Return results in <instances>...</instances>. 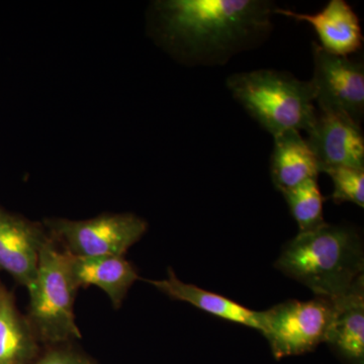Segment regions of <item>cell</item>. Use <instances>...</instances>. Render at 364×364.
I'll list each match as a JSON object with an SVG mask.
<instances>
[{
	"label": "cell",
	"instance_id": "6",
	"mask_svg": "<svg viewBox=\"0 0 364 364\" xmlns=\"http://www.w3.org/2000/svg\"><path fill=\"white\" fill-rule=\"evenodd\" d=\"M334 308L333 299L315 296L305 301L291 299L261 312V334L274 358L303 355L324 343Z\"/></svg>",
	"mask_w": 364,
	"mask_h": 364
},
{
	"label": "cell",
	"instance_id": "12",
	"mask_svg": "<svg viewBox=\"0 0 364 364\" xmlns=\"http://www.w3.org/2000/svg\"><path fill=\"white\" fill-rule=\"evenodd\" d=\"M146 282L156 287L158 291L166 294L170 299L186 301L203 312L221 318L228 322L246 326L260 333L262 330L261 312L250 310L222 294L205 291L195 284H186L176 277V272L171 268H168L167 279H146Z\"/></svg>",
	"mask_w": 364,
	"mask_h": 364
},
{
	"label": "cell",
	"instance_id": "9",
	"mask_svg": "<svg viewBox=\"0 0 364 364\" xmlns=\"http://www.w3.org/2000/svg\"><path fill=\"white\" fill-rule=\"evenodd\" d=\"M306 133L321 172L338 167L364 168L363 129L350 117L318 111Z\"/></svg>",
	"mask_w": 364,
	"mask_h": 364
},
{
	"label": "cell",
	"instance_id": "14",
	"mask_svg": "<svg viewBox=\"0 0 364 364\" xmlns=\"http://www.w3.org/2000/svg\"><path fill=\"white\" fill-rule=\"evenodd\" d=\"M70 267L79 289L90 286L100 287L111 299L114 309L122 306L129 289L140 279L136 268L124 256H70Z\"/></svg>",
	"mask_w": 364,
	"mask_h": 364
},
{
	"label": "cell",
	"instance_id": "4",
	"mask_svg": "<svg viewBox=\"0 0 364 364\" xmlns=\"http://www.w3.org/2000/svg\"><path fill=\"white\" fill-rule=\"evenodd\" d=\"M26 289L30 294L26 318L41 344L56 346L81 339L74 315L79 287L72 275L70 256L51 237L41 251L37 274Z\"/></svg>",
	"mask_w": 364,
	"mask_h": 364
},
{
	"label": "cell",
	"instance_id": "7",
	"mask_svg": "<svg viewBox=\"0 0 364 364\" xmlns=\"http://www.w3.org/2000/svg\"><path fill=\"white\" fill-rule=\"evenodd\" d=\"M313 86L318 111L350 117L360 124L364 114V66L349 57L336 56L313 44Z\"/></svg>",
	"mask_w": 364,
	"mask_h": 364
},
{
	"label": "cell",
	"instance_id": "19",
	"mask_svg": "<svg viewBox=\"0 0 364 364\" xmlns=\"http://www.w3.org/2000/svg\"><path fill=\"white\" fill-rule=\"evenodd\" d=\"M4 289H6V287H4V284H1V282H0V296H1L2 293H4Z\"/></svg>",
	"mask_w": 364,
	"mask_h": 364
},
{
	"label": "cell",
	"instance_id": "5",
	"mask_svg": "<svg viewBox=\"0 0 364 364\" xmlns=\"http://www.w3.org/2000/svg\"><path fill=\"white\" fill-rule=\"evenodd\" d=\"M42 223L72 257L124 256L148 230L147 221L132 213H107L86 220L47 218Z\"/></svg>",
	"mask_w": 364,
	"mask_h": 364
},
{
	"label": "cell",
	"instance_id": "16",
	"mask_svg": "<svg viewBox=\"0 0 364 364\" xmlns=\"http://www.w3.org/2000/svg\"><path fill=\"white\" fill-rule=\"evenodd\" d=\"M299 232H308L326 223L323 217L324 196L318 179H310L282 193Z\"/></svg>",
	"mask_w": 364,
	"mask_h": 364
},
{
	"label": "cell",
	"instance_id": "1",
	"mask_svg": "<svg viewBox=\"0 0 364 364\" xmlns=\"http://www.w3.org/2000/svg\"><path fill=\"white\" fill-rule=\"evenodd\" d=\"M275 9L267 0H162L151 6L150 33L186 65H224L267 41Z\"/></svg>",
	"mask_w": 364,
	"mask_h": 364
},
{
	"label": "cell",
	"instance_id": "18",
	"mask_svg": "<svg viewBox=\"0 0 364 364\" xmlns=\"http://www.w3.org/2000/svg\"><path fill=\"white\" fill-rule=\"evenodd\" d=\"M33 364H97L83 352L76 350L70 344L47 347Z\"/></svg>",
	"mask_w": 364,
	"mask_h": 364
},
{
	"label": "cell",
	"instance_id": "10",
	"mask_svg": "<svg viewBox=\"0 0 364 364\" xmlns=\"http://www.w3.org/2000/svg\"><path fill=\"white\" fill-rule=\"evenodd\" d=\"M274 14L309 23L317 33L318 46L330 54L349 57L363 48L360 21L345 0H330L324 9L315 14L296 13L277 6Z\"/></svg>",
	"mask_w": 364,
	"mask_h": 364
},
{
	"label": "cell",
	"instance_id": "2",
	"mask_svg": "<svg viewBox=\"0 0 364 364\" xmlns=\"http://www.w3.org/2000/svg\"><path fill=\"white\" fill-rule=\"evenodd\" d=\"M275 267L316 296L336 299L363 277V240L350 226L324 223L287 242Z\"/></svg>",
	"mask_w": 364,
	"mask_h": 364
},
{
	"label": "cell",
	"instance_id": "15",
	"mask_svg": "<svg viewBox=\"0 0 364 364\" xmlns=\"http://www.w3.org/2000/svg\"><path fill=\"white\" fill-rule=\"evenodd\" d=\"M40 341L14 294L0 296V364H33L41 354Z\"/></svg>",
	"mask_w": 364,
	"mask_h": 364
},
{
	"label": "cell",
	"instance_id": "3",
	"mask_svg": "<svg viewBox=\"0 0 364 364\" xmlns=\"http://www.w3.org/2000/svg\"><path fill=\"white\" fill-rule=\"evenodd\" d=\"M232 97L272 136L289 131H308L315 121L313 86L287 72L259 69L230 75Z\"/></svg>",
	"mask_w": 364,
	"mask_h": 364
},
{
	"label": "cell",
	"instance_id": "8",
	"mask_svg": "<svg viewBox=\"0 0 364 364\" xmlns=\"http://www.w3.org/2000/svg\"><path fill=\"white\" fill-rule=\"evenodd\" d=\"M49 238L43 223L0 207V270L28 289L37 274L41 251Z\"/></svg>",
	"mask_w": 364,
	"mask_h": 364
},
{
	"label": "cell",
	"instance_id": "13",
	"mask_svg": "<svg viewBox=\"0 0 364 364\" xmlns=\"http://www.w3.org/2000/svg\"><path fill=\"white\" fill-rule=\"evenodd\" d=\"M270 176L275 188L284 193L310 179H318L320 165L301 132L289 131L273 136Z\"/></svg>",
	"mask_w": 364,
	"mask_h": 364
},
{
	"label": "cell",
	"instance_id": "17",
	"mask_svg": "<svg viewBox=\"0 0 364 364\" xmlns=\"http://www.w3.org/2000/svg\"><path fill=\"white\" fill-rule=\"evenodd\" d=\"M324 173L331 177L334 186L333 202L353 203L364 208V168L338 167L327 170Z\"/></svg>",
	"mask_w": 364,
	"mask_h": 364
},
{
	"label": "cell",
	"instance_id": "11",
	"mask_svg": "<svg viewBox=\"0 0 364 364\" xmlns=\"http://www.w3.org/2000/svg\"><path fill=\"white\" fill-rule=\"evenodd\" d=\"M334 301V316L325 343L344 364H364V277Z\"/></svg>",
	"mask_w": 364,
	"mask_h": 364
}]
</instances>
